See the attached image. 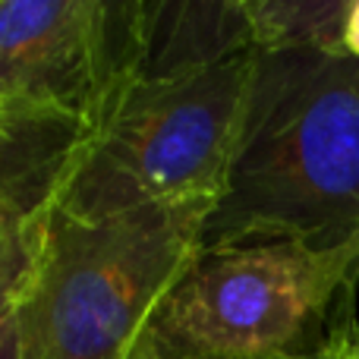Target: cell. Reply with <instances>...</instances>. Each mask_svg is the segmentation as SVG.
I'll list each match as a JSON object with an SVG mask.
<instances>
[{
	"instance_id": "5b68a950",
	"label": "cell",
	"mask_w": 359,
	"mask_h": 359,
	"mask_svg": "<svg viewBox=\"0 0 359 359\" xmlns=\"http://www.w3.org/2000/svg\"><path fill=\"white\" fill-rule=\"evenodd\" d=\"M107 88L104 4L0 0V111H60L88 126Z\"/></svg>"
},
{
	"instance_id": "7a4b0ae2",
	"label": "cell",
	"mask_w": 359,
	"mask_h": 359,
	"mask_svg": "<svg viewBox=\"0 0 359 359\" xmlns=\"http://www.w3.org/2000/svg\"><path fill=\"white\" fill-rule=\"evenodd\" d=\"M211 205H149L111 217L50 211L13 309L19 359H149L161 303L202 252Z\"/></svg>"
},
{
	"instance_id": "52a82bcc",
	"label": "cell",
	"mask_w": 359,
	"mask_h": 359,
	"mask_svg": "<svg viewBox=\"0 0 359 359\" xmlns=\"http://www.w3.org/2000/svg\"><path fill=\"white\" fill-rule=\"evenodd\" d=\"M255 50L344 54L353 0H243Z\"/></svg>"
},
{
	"instance_id": "8992f818",
	"label": "cell",
	"mask_w": 359,
	"mask_h": 359,
	"mask_svg": "<svg viewBox=\"0 0 359 359\" xmlns=\"http://www.w3.org/2000/svg\"><path fill=\"white\" fill-rule=\"evenodd\" d=\"M86 123L60 111H0V293H22Z\"/></svg>"
},
{
	"instance_id": "9c48e42d",
	"label": "cell",
	"mask_w": 359,
	"mask_h": 359,
	"mask_svg": "<svg viewBox=\"0 0 359 359\" xmlns=\"http://www.w3.org/2000/svg\"><path fill=\"white\" fill-rule=\"evenodd\" d=\"M0 359H19V353H16V334H13V322H6L4 331H0Z\"/></svg>"
},
{
	"instance_id": "6da1fadb",
	"label": "cell",
	"mask_w": 359,
	"mask_h": 359,
	"mask_svg": "<svg viewBox=\"0 0 359 359\" xmlns=\"http://www.w3.org/2000/svg\"><path fill=\"white\" fill-rule=\"evenodd\" d=\"M359 236V60L255 50L240 139L202 249L297 240L331 252Z\"/></svg>"
},
{
	"instance_id": "ba28073f",
	"label": "cell",
	"mask_w": 359,
	"mask_h": 359,
	"mask_svg": "<svg viewBox=\"0 0 359 359\" xmlns=\"http://www.w3.org/2000/svg\"><path fill=\"white\" fill-rule=\"evenodd\" d=\"M344 44H347V54H350V57H356V60H359V0H353V6H350L347 38H344Z\"/></svg>"
},
{
	"instance_id": "3957f363",
	"label": "cell",
	"mask_w": 359,
	"mask_h": 359,
	"mask_svg": "<svg viewBox=\"0 0 359 359\" xmlns=\"http://www.w3.org/2000/svg\"><path fill=\"white\" fill-rule=\"evenodd\" d=\"M255 50L151 79H120L86 126L54 208L111 217L221 198L240 139Z\"/></svg>"
},
{
	"instance_id": "30bf717a",
	"label": "cell",
	"mask_w": 359,
	"mask_h": 359,
	"mask_svg": "<svg viewBox=\"0 0 359 359\" xmlns=\"http://www.w3.org/2000/svg\"><path fill=\"white\" fill-rule=\"evenodd\" d=\"M19 297H22V293H0V331H4V325L13 318V309H16Z\"/></svg>"
},
{
	"instance_id": "7c38bea8",
	"label": "cell",
	"mask_w": 359,
	"mask_h": 359,
	"mask_svg": "<svg viewBox=\"0 0 359 359\" xmlns=\"http://www.w3.org/2000/svg\"><path fill=\"white\" fill-rule=\"evenodd\" d=\"M350 359H359V331H356L353 344H350Z\"/></svg>"
},
{
	"instance_id": "277c9868",
	"label": "cell",
	"mask_w": 359,
	"mask_h": 359,
	"mask_svg": "<svg viewBox=\"0 0 359 359\" xmlns=\"http://www.w3.org/2000/svg\"><path fill=\"white\" fill-rule=\"evenodd\" d=\"M359 236L331 252L297 240L202 249L161 303L149 359H306L359 331Z\"/></svg>"
},
{
	"instance_id": "8fae6325",
	"label": "cell",
	"mask_w": 359,
	"mask_h": 359,
	"mask_svg": "<svg viewBox=\"0 0 359 359\" xmlns=\"http://www.w3.org/2000/svg\"><path fill=\"white\" fill-rule=\"evenodd\" d=\"M353 344V341H350ZM350 344H341V347H331V350H322L316 356H306V359H350Z\"/></svg>"
}]
</instances>
